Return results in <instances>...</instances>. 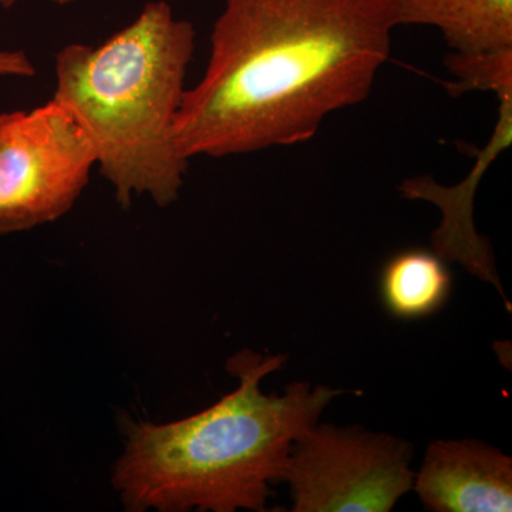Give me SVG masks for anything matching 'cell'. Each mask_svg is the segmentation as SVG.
I'll return each mask as SVG.
<instances>
[{
    "mask_svg": "<svg viewBox=\"0 0 512 512\" xmlns=\"http://www.w3.org/2000/svg\"><path fill=\"white\" fill-rule=\"evenodd\" d=\"M396 0H225L210 59L175 120L181 156L306 143L363 103L392 52Z\"/></svg>",
    "mask_w": 512,
    "mask_h": 512,
    "instance_id": "cell-1",
    "label": "cell"
},
{
    "mask_svg": "<svg viewBox=\"0 0 512 512\" xmlns=\"http://www.w3.org/2000/svg\"><path fill=\"white\" fill-rule=\"evenodd\" d=\"M286 356L244 349L229 357L238 387L202 412L167 424L123 417L124 453L111 483L127 511H268L293 443L342 390L295 382L265 394L262 379Z\"/></svg>",
    "mask_w": 512,
    "mask_h": 512,
    "instance_id": "cell-2",
    "label": "cell"
},
{
    "mask_svg": "<svg viewBox=\"0 0 512 512\" xmlns=\"http://www.w3.org/2000/svg\"><path fill=\"white\" fill-rule=\"evenodd\" d=\"M194 49L192 23L154 0L100 46L57 52L53 97L82 124L123 210L136 195L161 208L178 200L190 161L174 128Z\"/></svg>",
    "mask_w": 512,
    "mask_h": 512,
    "instance_id": "cell-3",
    "label": "cell"
},
{
    "mask_svg": "<svg viewBox=\"0 0 512 512\" xmlns=\"http://www.w3.org/2000/svg\"><path fill=\"white\" fill-rule=\"evenodd\" d=\"M94 165L92 141L55 97L0 113V235L60 220L83 194Z\"/></svg>",
    "mask_w": 512,
    "mask_h": 512,
    "instance_id": "cell-4",
    "label": "cell"
},
{
    "mask_svg": "<svg viewBox=\"0 0 512 512\" xmlns=\"http://www.w3.org/2000/svg\"><path fill=\"white\" fill-rule=\"evenodd\" d=\"M409 441L316 423L293 443L285 481L293 512H389L413 490Z\"/></svg>",
    "mask_w": 512,
    "mask_h": 512,
    "instance_id": "cell-5",
    "label": "cell"
},
{
    "mask_svg": "<svg viewBox=\"0 0 512 512\" xmlns=\"http://www.w3.org/2000/svg\"><path fill=\"white\" fill-rule=\"evenodd\" d=\"M497 96L498 121L494 137L485 147L484 153L467 180L457 187L446 188L434 183L429 177L412 178L404 181L400 191L409 200L429 201L443 212V221L434 231L431 242L433 251L447 262L463 265L471 275L488 282L503 296L505 308L511 311V303L505 296L500 276L495 269L493 249L487 239L478 235L473 222L474 194L488 165L512 141V82L500 84L493 92Z\"/></svg>",
    "mask_w": 512,
    "mask_h": 512,
    "instance_id": "cell-6",
    "label": "cell"
},
{
    "mask_svg": "<svg viewBox=\"0 0 512 512\" xmlns=\"http://www.w3.org/2000/svg\"><path fill=\"white\" fill-rule=\"evenodd\" d=\"M413 490L431 511L511 512L512 458L480 440H436Z\"/></svg>",
    "mask_w": 512,
    "mask_h": 512,
    "instance_id": "cell-7",
    "label": "cell"
},
{
    "mask_svg": "<svg viewBox=\"0 0 512 512\" xmlns=\"http://www.w3.org/2000/svg\"><path fill=\"white\" fill-rule=\"evenodd\" d=\"M399 26L440 30L451 53L512 50V0H396Z\"/></svg>",
    "mask_w": 512,
    "mask_h": 512,
    "instance_id": "cell-8",
    "label": "cell"
},
{
    "mask_svg": "<svg viewBox=\"0 0 512 512\" xmlns=\"http://www.w3.org/2000/svg\"><path fill=\"white\" fill-rule=\"evenodd\" d=\"M446 259L426 248H407L384 262L379 275L384 309L399 320L429 318L446 306L453 274Z\"/></svg>",
    "mask_w": 512,
    "mask_h": 512,
    "instance_id": "cell-9",
    "label": "cell"
},
{
    "mask_svg": "<svg viewBox=\"0 0 512 512\" xmlns=\"http://www.w3.org/2000/svg\"><path fill=\"white\" fill-rule=\"evenodd\" d=\"M36 69L23 50H0V76L32 77Z\"/></svg>",
    "mask_w": 512,
    "mask_h": 512,
    "instance_id": "cell-10",
    "label": "cell"
},
{
    "mask_svg": "<svg viewBox=\"0 0 512 512\" xmlns=\"http://www.w3.org/2000/svg\"><path fill=\"white\" fill-rule=\"evenodd\" d=\"M18 0H0V6L5 9L12 8V6L16 5ZM49 2L55 3V5L59 6H67L73 5V3L79 2V0H49Z\"/></svg>",
    "mask_w": 512,
    "mask_h": 512,
    "instance_id": "cell-11",
    "label": "cell"
}]
</instances>
